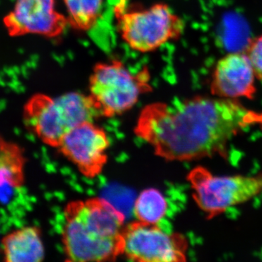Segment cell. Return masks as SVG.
<instances>
[{"label": "cell", "mask_w": 262, "mask_h": 262, "mask_svg": "<svg viewBox=\"0 0 262 262\" xmlns=\"http://www.w3.org/2000/svg\"><path fill=\"white\" fill-rule=\"evenodd\" d=\"M254 113L237 100L196 96L174 106L162 102L146 105L134 133L167 161L226 158L230 141L254 125Z\"/></svg>", "instance_id": "1"}, {"label": "cell", "mask_w": 262, "mask_h": 262, "mask_svg": "<svg viewBox=\"0 0 262 262\" xmlns=\"http://www.w3.org/2000/svg\"><path fill=\"white\" fill-rule=\"evenodd\" d=\"M125 220L124 213L103 198L69 203L62 231L67 261H115L122 255Z\"/></svg>", "instance_id": "2"}, {"label": "cell", "mask_w": 262, "mask_h": 262, "mask_svg": "<svg viewBox=\"0 0 262 262\" xmlns=\"http://www.w3.org/2000/svg\"><path fill=\"white\" fill-rule=\"evenodd\" d=\"M114 14L122 40L139 53H151L177 40L185 29L184 20L163 3L144 8L118 0Z\"/></svg>", "instance_id": "3"}, {"label": "cell", "mask_w": 262, "mask_h": 262, "mask_svg": "<svg viewBox=\"0 0 262 262\" xmlns=\"http://www.w3.org/2000/svg\"><path fill=\"white\" fill-rule=\"evenodd\" d=\"M98 117L89 96L77 92L56 98L34 95L24 106L25 125L43 143L55 148L74 127Z\"/></svg>", "instance_id": "4"}, {"label": "cell", "mask_w": 262, "mask_h": 262, "mask_svg": "<svg viewBox=\"0 0 262 262\" xmlns=\"http://www.w3.org/2000/svg\"><path fill=\"white\" fill-rule=\"evenodd\" d=\"M147 67L131 72L119 59L94 66L89 78V97L100 117H113L131 110L142 95L151 92Z\"/></svg>", "instance_id": "5"}, {"label": "cell", "mask_w": 262, "mask_h": 262, "mask_svg": "<svg viewBox=\"0 0 262 262\" xmlns=\"http://www.w3.org/2000/svg\"><path fill=\"white\" fill-rule=\"evenodd\" d=\"M187 179L193 199L208 220L262 194V174L217 176L198 166L189 172Z\"/></svg>", "instance_id": "6"}, {"label": "cell", "mask_w": 262, "mask_h": 262, "mask_svg": "<svg viewBox=\"0 0 262 262\" xmlns=\"http://www.w3.org/2000/svg\"><path fill=\"white\" fill-rule=\"evenodd\" d=\"M187 239L166 232L158 224L136 221L125 226L122 256L139 262H182L187 260Z\"/></svg>", "instance_id": "7"}, {"label": "cell", "mask_w": 262, "mask_h": 262, "mask_svg": "<svg viewBox=\"0 0 262 262\" xmlns=\"http://www.w3.org/2000/svg\"><path fill=\"white\" fill-rule=\"evenodd\" d=\"M110 146V139L102 127L94 122H84L67 133L57 149L84 177L94 179L107 163Z\"/></svg>", "instance_id": "8"}, {"label": "cell", "mask_w": 262, "mask_h": 262, "mask_svg": "<svg viewBox=\"0 0 262 262\" xmlns=\"http://www.w3.org/2000/svg\"><path fill=\"white\" fill-rule=\"evenodd\" d=\"M55 3L56 0H17L14 9L5 18L10 35H61L69 25L68 20L57 11Z\"/></svg>", "instance_id": "9"}, {"label": "cell", "mask_w": 262, "mask_h": 262, "mask_svg": "<svg viewBox=\"0 0 262 262\" xmlns=\"http://www.w3.org/2000/svg\"><path fill=\"white\" fill-rule=\"evenodd\" d=\"M257 79L246 53H232L222 57L212 72L211 94L216 97L253 99Z\"/></svg>", "instance_id": "10"}, {"label": "cell", "mask_w": 262, "mask_h": 262, "mask_svg": "<svg viewBox=\"0 0 262 262\" xmlns=\"http://www.w3.org/2000/svg\"><path fill=\"white\" fill-rule=\"evenodd\" d=\"M40 229L25 227L7 234L2 241L3 257L7 262H39L45 258Z\"/></svg>", "instance_id": "11"}, {"label": "cell", "mask_w": 262, "mask_h": 262, "mask_svg": "<svg viewBox=\"0 0 262 262\" xmlns=\"http://www.w3.org/2000/svg\"><path fill=\"white\" fill-rule=\"evenodd\" d=\"M25 157L20 146L0 137V201H7L24 182Z\"/></svg>", "instance_id": "12"}, {"label": "cell", "mask_w": 262, "mask_h": 262, "mask_svg": "<svg viewBox=\"0 0 262 262\" xmlns=\"http://www.w3.org/2000/svg\"><path fill=\"white\" fill-rule=\"evenodd\" d=\"M104 0H63L68 24L78 32H89L97 24Z\"/></svg>", "instance_id": "13"}, {"label": "cell", "mask_w": 262, "mask_h": 262, "mask_svg": "<svg viewBox=\"0 0 262 262\" xmlns=\"http://www.w3.org/2000/svg\"><path fill=\"white\" fill-rule=\"evenodd\" d=\"M168 203L158 189H144L136 198L134 213L137 221L147 224H158L166 213Z\"/></svg>", "instance_id": "14"}, {"label": "cell", "mask_w": 262, "mask_h": 262, "mask_svg": "<svg viewBox=\"0 0 262 262\" xmlns=\"http://www.w3.org/2000/svg\"><path fill=\"white\" fill-rule=\"evenodd\" d=\"M258 80L262 81V34L250 42L246 51Z\"/></svg>", "instance_id": "15"}, {"label": "cell", "mask_w": 262, "mask_h": 262, "mask_svg": "<svg viewBox=\"0 0 262 262\" xmlns=\"http://www.w3.org/2000/svg\"><path fill=\"white\" fill-rule=\"evenodd\" d=\"M254 124H258L262 127V113H254Z\"/></svg>", "instance_id": "16"}]
</instances>
